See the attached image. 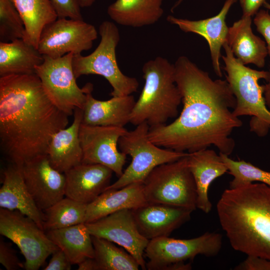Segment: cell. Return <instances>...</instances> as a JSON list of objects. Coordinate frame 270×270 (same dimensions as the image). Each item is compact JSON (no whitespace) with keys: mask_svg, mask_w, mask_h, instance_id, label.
I'll return each instance as SVG.
<instances>
[{"mask_svg":"<svg viewBox=\"0 0 270 270\" xmlns=\"http://www.w3.org/2000/svg\"><path fill=\"white\" fill-rule=\"evenodd\" d=\"M24 33L23 20L12 0H0V42L23 39Z\"/></svg>","mask_w":270,"mask_h":270,"instance_id":"obj_32","label":"cell"},{"mask_svg":"<svg viewBox=\"0 0 270 270\" xmlns=\"http://www.w3.org/2000/svg\"><path fill=\"white\" fill-rule=\"evenodd\" d=\"M0 234L11 240L24 256V268L38 270L58 247L31 218L0 208Z\"/></svg>","mask_w":270,"mask_h":270,"instance_id":"obj_11","label":"cell"},{"mask_svg":"<svg viewBox=\"0 0 270 270\" xmlns=\"http://www.w3.org/2000/svg\"><path fill=\"white\" fill-rule=\"evenodd\" d=\"M184 0H176L175 4L173 5L171 10L173 11L174 9L176 8L183 2Z\"/></svg>","mask_w":270,"mask_h":270,"instance_id":"obj_42","label":"cell"},{"mask_svg":"<svg viewBox=\"0 0 270 270\" xmlns=\"http://www.w3.org/2000/svg\"><path fill=\"white\" fill-rule=\"evenodd\" d=\"M46 232L72 265L78 264L86 258H94L92 236L85 223Z\"/></svg>","mask_w":270,"mask_h":270,"instance_id":"obj_27","label":"cell"},{"mask_svg":"<svg viewBox=\"0 0 270 270\" xmlns=\"http://www.w3.org/2000/svg\"><path fill=\"white\" fill-rule=\"evenodd\" d=\"M128 130L124 127L81 124L79 138L82 163L100 164L112 170L118 177L123 173L126 155L118 149V140Z\"/></svg>","mask_w":270,"mask_h":270,"instance_id":"obj_13","label":"cell"},{"mask_svg":"<svg viewBox=\"0 0 270 270\" xmlns=\"http://www.w3.org/2000/svg\"><path fill=\"white\" fill-rule=\"evenodd\" d=\"M142 72L144 84L136 102L130 122L138 126L144 122L150 128L166 124L178 114L182 96L176 84L174 64L157 56L146 62Z\"/></svg>","mask_w":270,"mask_h":270,"instance_id":"obj_4","label":"cell"},{"mask_svg":"<svg viewBox=\"0 0 270 270\" xmlns=\"http://www.w3.org/2000/svg\"><path fill=\"white\" fill-rule=\"evenodd\" d=\"M163 0H116L108 8L107 13L122 26L140 28L153 24L164 14Z\"/></svg>","mask_w":270,"mask_h":270,"instance_id":"obj_25","label":"cell"},{"mask_svg":"<svg viewBox=\"0 0 270 270\" xmlns=\"http://www.w3.org/2000/svg\"><path fill=\"white\" fill-rule=\"evenodd\" d=\"M78 265V270H98L96 263L92 258H88Z\"/></svg>","mask_w":270,"mask_h":270,"instance_id":"obj_39","label":"cell"},{"mask_svg":"<svg viewBox=\"0 0 270 270\" xmlns=\"http://www.w3.org/2000/svg\"><path fill=\"white\" fill-rule=\"evenodd\" d=\"M20 166L25 184L42 211L65 196L64 174L52 166L47 154L34 157Z\"/></svg>","mask_w":270,"mask_h":270,"instance_id":"obj_15","label":"cell"},{"mask_svg":"<svg viewBox=\"0 0 270 270\" xmlns=\"http://www.w3.org/2000/svg\"><path fill=\"white\" fill-rule=\"evenodd\" d=\"M92 90L86 94L82 123L90 126L124 127L130 122L136 102L133 96H112L107 100L94 98Z\"/></svg>","mask_w":270,"mask_h":270,"instance_id":"obj_19","label":"cell"},{"mask_svg":"<svg viewBox=\"0 0 270 270\" xmlns=\"http://www.w3.org/2000/svg\"><path fill=\"white\" fill-rule=\"evenodd\" d=\"M242 11V16H252L264 4L266 0H239Z\"/></svg>","mask_w":270,"mask_h":270,"instance_id":"obj_38","label":"cell"},{"mask_svg":"<svg viewBox=\"0 0 270 270\" xmlns=\"http://www.w3.org/2000/svg\"><path fill=\"white\" fill-rule=\"evenodd\" d=\"M98 270H138L140 266L130 253L106 239L92 236Z\"/></svg>","mask_w":270,"mask_h":270,"instance_id":"obj_30","label":"cell"},{"mask_svg":"<svg viewBox=\"0 0 270 270\" xmlns=\"http://www.w3.org/2000/svg\"><path fill=\"white\" fill-rule=\"evenodd\" d=\"M150 128L144 122L120 138L118 142L120 151L130 155L132 162L118 180L106 190L120 188L134 182H144L156 167L177 160L189 154L164 149L154 144L148 136Z\"/></svg>","mask_w":270,"mask_h":270,"instance_id":"obj_7","label":"cell"},{"mask_svg":"<svg viewBox=\"0 0 270 270\" xmlns=\"http://www.w3.org/2000/svg\"><path fill=\"white\" fill-rule=\"evenodd\" d=\"M268 76L266 80V84L263 85L264 87V97L266 104L270 110V65L268 70Z\"/></svg>","mask_w":270,"mask_h":270,"instance_id":"obj_40","label":"cell"},{"mask_svg":"<svg viewBox=\"0 0 270 270\" xmlns=\"http://www.w3.org/2000/svg\"><path fill=\"white\" fill-rule=\"evenodd\" d=\"M264 6H265L267 9L270 10V4H268V3L266 2H265V3L264 4Z\"/></svg>","mask_w":270,"mask_h":270,"instance_id":"obj_43","label":"cell"},{"mask_svg":"<svg viewBox=\"0 0 270 270\" xmlns=\"http://www.w3.org/2000/svg\"><path fill=\"white\" fill-rule=\"evenodd\" d=\"M219 154L228 168V172L233 176L229 188H236L254 182L270 186V172L262 170L244 160H234L226 154L220 152Z\"/></svg>","mask_w":270,"mask_h":270,"instance_id":"obj_31","label":"cell"},{"mask_svg":"<svg viewBox=\"0 0 270 270\" xmlns=\"http://www.w3.org/2000/svg\"><path fill=\"white\" fill-rule=\"evenodd\" d=\"M254 16V24L257 31L265 40L268 55L270 57V14L268 10L262 9Z\"/></svg>","mask_w":270,"mask_h":270,"instance_id":"obj_35","label":"cell"},{"mask_svg":"<svg viewBox=\"0 0 270 270\" xmlns=\"http://www.w3.org/2000/svg\"><path fill=\"white\" fill-rule=\"evenodd\" d=\"M0 208L18 210L32 219L43 230L44 213L37 206L24 180L20 166L10 164L3 172Z\"/></svg>","mask_w":270,"mask_h":270,"instance_id":"obj_20","label":"cell"},{"mask_svg":"<svg viewBox=\"0 0 270 270\" xmlns=\"http://www.w3.org/2000/svg\"><path fill=\"white\" fill-rule=\"evenodd\" d=\"M98 34L95 26L84 20L58 18L43 28L37 49L54 58L70 52L81 54L92 48Z\"/></svg>","mask_w":270,"mask_h":270,"instance_id":"obj_12","label":"cell"},{"mask_svg":"<svg viewBox=\"0 0 270 270\" xmlns=\"http://www.w3.org/2000/svg\"><path fill=\"white\" fill-rule=\"evenodd\" d=\"M216 210L233 249L270 260V186L251 183L226 189Z\"/></svg>","mask_w":270,"mask_h":270,"instance_id":"obj_3","label":"cell"},{"mask_svg":"<svg viewBox=\"0 0 270 270\" xmlns=\"http://www.w3.org/2000/svg\"><path fill=\"white\" fill-rule=\"evenodd\" d=\"M0 263L7 270H16L24 268L14 250L10 244L0 240Z\"/></svg>","mask_w":270,"mask_h":270,"instance_id":"obj_34","label":"cell"},{"mask_svg":"<svg viewBox=\"0 0 270 270\" xmlns=\"http://www.w3.org/2000/svg\"><path fill=\"white\" fill-rule=\"evenodd\" d=\"M147 202L143 182L132 183L118 189L106 190L87 204L85 223L122 210L136 208Z\"/></svg>","mask_w":270,"mask_h":270,"instance_id":"obj_24","label":"cell"},{"mask_svg":"<svg viewBox=\"0 0 270 270\" xmlns=\"http://www.w3.org/2000/svg\"><path fill=\"white\" fill-rule=\"evenodd\" d=\"M174 66L182 110L172 123L150 128L149 139L160 147L188 153L212 145L229 156L236 145L230 135L242 122L231 111L236 99L228 83L226 80H212L184 56Z\"/></svg>","mask_w":270,"mask_h":270,"instance_id":"obj_1","label":"cell"},{"mask_svg":"<svg viewBox=\"0 0 270 270\" xmlns=\"http://www.w3.org/2000/svg\"><path fill=\"white\" fill-rule=\"evenodd\" d=\"M87 204L66 197L44 210L45 232L85 223Z\"/></svg>","mask_w":270,"mask_h":270,"instance_id":"obj_29","label":"cell"},{"mask_svg":"<svg viewBox=\"0 0 270 270\" xmlns=\"http://www.w3.org/2000/svg\"><path fill=\"white\" fill-rule=\"evenodd\" d=\"M24 25L23 39L36 48L44 27L58 18L50 0H12Z\"/></svg>","mask_w":270,"mask_h":270,"instance_id":"obj_28","label":"cell"},{"mask_svg":"<svg viewBox=\"0 0 270 270\" xmlns=\"http://www.w3.org/2000/svg\"><path fill=\"white\" fill-rule=\"evenodd\" d=\"M48 264L44 270H70L72 264L64 252L58 248L52 254Z\"/></svg>","mask_w":270,"mask_h":270,"instance_id":"obj_37","label":"cell"},{"mask_svg":"<svg viewBox=\"0 0 270 270\" xmlns=\"http://www.w3.org/2000/svg\"><path fill=\"white\" fill-rule=\"evenodd\" d=\"M113 172L102 164L81 163L64 173L65 196L88 204L110 185Z\"/></svg>","mask_w":270,"mask_h":270,"instance_id":"obj_18","label":"cell"},{"mask_svg":"<svg viewBox=\"0 0 270 270\" xmlns=\"http://www.w3.org/2000/svg\"><path fill=\"white\" fill-rule=\"evenodd\" d=\"M188 154L156 167L144 182L148 202L170 204L193 211L197 208V192L190 169Z\"/></svg>","mask_w":270,"mask_h":270,"instance_id":"obj_9","label":"cell"},{"mask_svg":"<svg viewBox=\"0 0 270 270\" xmlns=\"http://www.w3.org/2000/svg\"><path fill=\"white\" fill-rule=\"evenodd\" d=\"M238 0H226L220 12L216 16L200 20H190L172 15L166 20L176 26L185 32H192L202 36L208 43L212 66L215 74L222 77L220 59L221 48L226 42L228 27L226 19L233 4Z\"/></svg>","mask_w":270,"mask_h":270,"instance_id":"obj_17","label":"cell"},{"mask_svg":"<svg viewBox=\"0 0 270 270\" xmlns=\"http://www.w3.org/2000/svg\"><path fill=\"white\" fill-rule=\"evenodd\" d=\"M85 224L91 236L122 246L134 256L140 268L146 269L144 256L150 240L139 232L132 210H122Z\"/></svg>","mask_w":270,"mask_h":270,"instance_id":"obj_14","label":"cell"},{"mask_svg":"<svg viewBox=\"0 0 270 270\" xmlns=\"http://www.w3.org/2000/svg\"><path fill=\"white\" fill-rule=\"evenodd\" d=\"M82 118V109L76 108L72 124L54 134L48 145L46 154L50 162L62 173L82 162V152L79 138Z\"/></svg>","mask_w":270,"mask_h":270,"instance_id":"obj_21","label":"cell"},{"mask_svg":"<svg viewBox=\"0 0 270 270\" xmlns=\"http://www.w3.org/2000/svg\"><path fill=\"white\" fill-rule=\"evenodd\" d=\"M97 0H78L81 8L90 6Z\"/></svg>","mask_w":270,"mask_h":270,"instance_id":"obj_41","label":"cell"},{"mask_svg":"<svg viewBox=\"0 0 270 270\" xmlns=\"http://www.w3.org/2000/svg\"><path fill=\"white\" fill-rule=\"evenodd\" d=\"M58 18L83 20L78 0H50Z\"/></svg>","mask_w":270,"mask_h":270,"instance_id":"obj_33","label":"cell"},{"mask_svg":"<svg viewBox=\"0 0 270 270\" xmlns=\"http://www.w3.org/2000/svg\"><path fill=\"white\" fill-rule=\"evenodd\" d=\"M68 116L46 92L36 74L0 78V145L12 164L22 166L46 154L52 136L66 128Z\"/></svg>","mask_w":270,"mask_h":270,"instance_id":"obj_2","label":"cell"},{"mask_svg":"<svg viewBox=\"0 0 270 270\" xmlns=\"http://www.w3.org/2000/svg\"><path fill=\"white\" fill-rule=\"evenodd\" d=\"M234 270H270V260L258 256H248Z\"/></svg>","mask_w":270,"mask_h":270,"instance_id":"obj_36","label":"cell"},{"mask_svg":"<svg viewBox=\"0 0 270 270\" xmlns=\"http://www.w3.org/2000/svg\"><path fill=\"white\" fill-rule=\"evenodd\" d=\"M74 54L70 52L55 58L44 56L43 62L35 70L49 98L68 116L76 108H83L87 92L93 90L91 83L82 88L77 85L72 68Z\"/></svg>","mask_w":270,"mask_h":270,"instance_id":"obj_10","label":"cell"},{"mask_svg":"<svg viewBox=\"0 0 270 270\" xmlns=\"http://www.w3.org/2000/svg\"><path fill=\"white\" fill-rule=\"evenodd\" d=\"M100 42L89 55L74 54L72 68L76 78L83 75L97 74L104 76L112 88V96L132 94L139 86L138 80L124 74L119 68L116 48L120 40L118 28L114 22H102L98 28Z\"/></svg>","mask_w":270,"mask_h":270,"instance_id":"obj_6","label":"cell"},{"mask_svg":"<svg viewBox=\"0 0 270 270\" xmlns=\"http://www.w3.org/2000/svg\"><path fill=\"white\" fill-rule=\"evenodd\" d=\"M132 210L139 232L148 240L168 236L190 220L193 212L184 208L148 202Z\"/></svg>","mask_w":270,"mask_h":270,"instance_id":"obj_16","label":"cell"},{"mask_svg":"<svg viewBox=\"0 0 270 270\" xmlns=\"http://www.w3.org/2000/svg\"><path fill=\"white\" fill-rule=\"evenodd\" d=\"M44 60L37 48L24 39L0 42V76L35 74Z\"/></svg>","mask_w":270,"mask_h":270,"instance_id":"obj_26","label":"cell"},{"mask_svg":"<svg viewBox=\"0 0 270 270\" xmlns=\"http://www.w3.org/2000/svg\"><path fill=\"white\" fill-rule=\"evenodd\" d=\"M188 158L196 187L197 208L208 214L212 208L208 194L210 186L215 179L228 172V168L220 154L212 150L189 153Z\"/></svg>","mask_w":270,"mask_h":270,"instance_id":"obj_22","label":"cell"},{"mask_svg":"<svg viewBox=\"0 0 270 270\" xmlns=\"http://www.w3.org/2000/svg\"><path fill=\"white\" fill-rule=\"evenodd\" d=\"M222 48L225 55L222 56L226 72V80L236 99L232 110L237 117L252 116L250 130L259 136H266L270 128V110L264 97L263 85L260 80H266L268 72L258 70L242 64L234 55L226 42Z\"/></svg>","mask_w":270,"mask_h":270,"instance_id":"obj_5","label":"cell"},{"mask_svg":"<svg viewBox=\"0 0 270 270\" xmlns=\"http://www.w3.org/2000/svg\"><path fill=\"white\" fill-rule=\"evenodd\" d=\"M222 246V236L216 232H206L190 239H176L163 236L149 240L144 255L148 259V270H190V263L198 255L215 256Z\"/></svg>","mask_w":270,"mask_h":270,"instance_id":"obj_8","label":"cell"},{"mask_svg":"<svg viewBox=\"0 0 270 270\" xmlns=\"http://www.w3.org/2000/svg\"><path fill=\"white\" fill-rule=\"evenodd\" d=\"M252 17L242 16L228 28L226 42L234 56L243 64L262 68L268 56L265 41L254 34Z\"/></svg>","mask_w":270,"mask_h":270,"instance_id":"obj_23","label":"cell"}]
</instances>
